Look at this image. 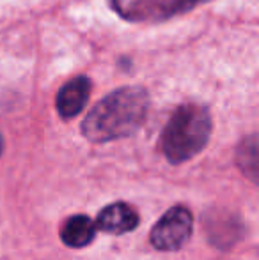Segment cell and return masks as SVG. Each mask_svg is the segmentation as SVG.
Wrapping results in <instances>:
<instances>
[{
  "instance_id": "cell-3",
  "label": "cell",
  "mask_w": 259,
  "mask_h": 260,
  "mask_svg": "<svg viewBox=\"0 0 259 260\" xmlns=\"http://www.w3.org/2000/svg\"><path fill=\"white\" fill-rule=\"evenodd\" d=\"M206 2L210 0H110L112 9L133 23L165 21Z\"/></svg>"
},
{
  "instance_id": "cell-2",
  "label": "cell",
  "mask_w": 259,
  "mask_h": 260,
  "mask_svg": "<svg viewBox=\"0 0 259 260\" xmlns=\"http://www.w3.org/2000/svg\"><path fill=\"white\" fill-rule=\"evenodd\" d=\"M211 115L200 105H181L167 122L162 135V151L170 163L192 159L206 147L211 135Z\"/></svg>"
},
{
  "instance_id": "cell-4",
  "label": "cell",
  "mask_w": 259,
  "mask_h": 260,
  "mask_svg": "<svg viewBox=\"0 0 259 260\" xmlns=\"http://www.w3.org/2000/svg\"><path fill=\"white\" fill-rule=\"evenodd\" d=\"M194 216L183 206H176L165 212L151 230V243L156 250H180L192 236Z\"/></svg>"
},
{
  "instance_id": "cell-6",
  "label": "cell",
  "mask_w": 259,
  "mask_h": 260,
  "mask_svg": "<svg viewBox=\"0 0 259 260\" xmlns=\"http://www.w3.org/2000/svg\"><path fill=\"white\" fill-rule=\"evenodd\" d=\"M138 214L133 207L125 202H116L105 207L98 216V226L108 234H126L137 229Z\"/></svg>"
},
{
  "instance_id": "cell-8",
  "label": "cell",
  "mask_w": 259,
  "mask_h": 260,
  "mask_svg": "<svg viewBox=\"0 0 259 260\" xmlns=\"http://www.w3.org/2000/svg\"><path fill=\"white\" fill-rule=\"evenodd\" d=\"M238 163L242 170L252 179H256L257 174V145L256 137H249L243 140V144L238 149Z\"/></svg>"
},
{
  "instance_id": "cell-9",
  "label": "cell",
  "mask_w": 259,
  "mask_h": 260,
  "mask_svg": "<svg viewBox=\"0 0 259 260\" xmlns=\"http://www.w3.org/2000/svg\"><path fill=\"white\" fill-rule=\"evenodd\" d=\"M2 149H4V140H2V135H0V154H2Z\"/></svg>"
},
{
  "instance_id": "cell-5",
  "label": "cell",
  "mask_w": 259,
  "mask_h": 260,
  "mask_svg": "<svg viewBox=\"0 0 259 260\" xmlns=\"http://www.w3.org/2000/svg\"><path fill=\"white\" fill-rule=\"evenodd\" d=\"M89 96L91 80L87 76H76V78L69 80L57 94V112L63 119H73L85 108Z\"/></svg>"
},
{
  "instance_id": "cell-1",
  "label": "cell",
  "mask_w": 259,
  "mask_h": 260,
  "mask_svg": "<svg viewBox=\"0 0 259 260\" xmlns=\"http://www.w3.org/2000/svg\"><path fill=\"white\" fill-rule=\"evenodd\" d=\"M149 96L142 87H123L100 101L82 122V133L94 144L133 135L144 124Z\"/></svg>"
},
{
  "instance_id": "cell-7",
  "label": "cell",
  "mask_w": 259,
  "mask_h": 260,
  "mask_svg": "<svg viewBox=\"0 0 259 260\" xmlns=\"http://www.w3.org/2000/svg\"><path fill=\"white\" fill-rule=\"evenodd\" d=\"M94 234H96V225L85 214L71 216L69 219H66L63 230H61V237L69 248L87 246L94 239Z\"/></svg>"
}]
</instances>
